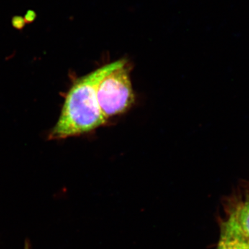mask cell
<instances>
[{"label": "cell", "instance_id": "cell-1", "mask_svg": "<svg viewBox=\"0 0 249 249\" xmlns=\"http://www.w3.org/2000/svg\"><path fill=\"white\" fill-rule=\"evenodd\" d=\"M126 62L121 59L109 62L75 82L67 93L61 115L52 132V138L65 139L88 133L106 124L107 120L98 103V85L106 75Z\"/></svg>", "mask_w": 249, "mask_h": 249}, {"label": "cell", "instance_id": "cell-2", "mask_svg": "<svg viewBox=\"0 0 249 249\" xmlns=\"http://www.w3.org/2000/svg\"><path fill=\"white\" fill-rule=\"evenodd\" d=\"M96 95L100 109L107 120L132 107L135 98L127 62L100 81Z\"/></svg>", "mask_w": 249, "mask_h": 249}, {"label": "cell", "instance_id": "cell-3", "mask_svg": "<svg viewBox=\"0 0 249 249\" xmlns=\"http://www.w3.org/2000/svg\"><path fill=\"white\" fill-rule=\"evenodd\" d=\"M249 242L230 216L221 228L220 238L216 249H246Z\"/></svg>", "mask_w": 249, "mask_h": 249}, {"label": "cell", "instance_id": "cell-4", "mask_svg": "<svg viewBox=\"0 0 249 249\" xmlns=\"http://www.w3.org/2000/svg\"><path fill=\"white\" fill-rule=\"evenodd\" d=\"M231 217L249 240V198L232 213Z\"/></svg>", "mask_w": 249, "mask_h": 249}, {"label": "cell", "instance_id": "cell-5", "mask_svg": "<svg viewBox=\"0 0 249 249\" xmlns=\"http://www.w3.org/2000/svg\"><path fill=\"white\" fill-rule=\"evenodd\" d=\"M34 12H32V11H29L27 12V15H26V22H31V21L34 20V18H35V16H34Z\"/></svg>", "mask_w": 249, "mask_h": 249}, {"label": "cell", "instance_id": "cell-6", "mask_svg": "<svg viewBox=\"0 0 249 249\" xmlns=\"http://www.w3.org/2000/svg\"><path fill=\"white\" fill-rule=\"evenodd\" d=\"M15 19H16V22H18L17 24H16V25H15V27L19 28V24H20L21 28L24 27V24H25V23H22V22H25V21H24L22 18L18 17L16 18Z\"/></svg>", "mask_w": 249, "mask_h": 249}, {"label": "cell", "instance_id": "cell-7", "mask_svg": "<svg viewBox=\"0 0 249 249\" xmlns=\"http://www.w3.org/2000/svg\"><path fill=\"white\" fill-rule=\"evenodd\" d=\"M24 249H31L30 242L28 240H26L24 243Z\"/></svg>", "mask_w": 249, "mask_h": 249}, {"label": "cell", "instance_id": "cell-8", "mask_svg": "<svg viewBox=\"0 0 249 249\" xmlns=\"http://www.w3.org/2000/svg\"><path fill=\"white\" fill-rule=\"evenodd\" d=\"M246 249H249V242L248 244H247V247H246Z\"/></svg>", "mask_w": 249, "mask_h": 249}]
</instances>
